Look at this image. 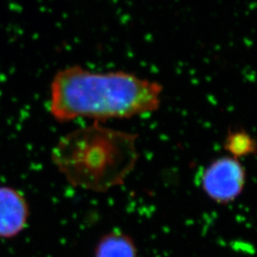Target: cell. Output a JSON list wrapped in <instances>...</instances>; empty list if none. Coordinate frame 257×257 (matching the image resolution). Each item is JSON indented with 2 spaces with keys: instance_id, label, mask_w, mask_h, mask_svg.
Segmentation results:
<instances>
[{
  "instance_id": "2",
  "label": "cell",
  "mask_w": 257,
  "mask_h": 257,
  "mask_svg": "<svg viewBox=\"0 0 257 257\" xmlns=\"http://www.w3.org/2000/svg\"><path fill=\"white\" fill-rule=\"evenodd\" d=\"M138 138L93 122L60 138L52 161L74 188L106 193L123 185L134 171L139 158Z\"/></svg>"
},
{
  "instance_id": "1",
  "label": "cell",
  "mask_w": 257,
  "mask_h": 257,
  "mask_svg": "<svg viewBox=\"0 0 257 257\" xmlns=\"http://www.w3.org/2000/svg\"><path fill=\"white\" fill-rule=\"evenodd\" d=\"M162 92L160 83L127 72L98 73L71 66L52 80L50 112L60 123L80 117L99 123L125 119L158 110Z\"/></svg>"
},
{
  "instance_id": "6",
  "label": "cell",
  "mask_w": 257,
  "mask_h": 257,
  "mask_svg": "<svg viewBox=\"0 0 257 257\" xmlns=\"http://www.w3.org/2000/svg\"><path fill=\"white\" fill-rule=\"evenodd\" d=\"M224 147L230 156L237 159L253 155L256 151L254 139L244 130L230 131L225 139Z\"/></svg>"
},
{
  "instance_id": "3",
  "label": "cell",
  "mask_w": 257,
  "mask_h": 257,
  "mask_svg": "<svg viewBox=\"0 0 257 257\" xmlns=\"http://www.w3.org/2000/svg\"><path fill=\"white\" fill-rule=\"evenodd\" d=\"M246 169L237 158L226 156L216 158L201 176L204 193L213 202L228 205L234 202L246 185Z\"/></svg>"
},
{
  "instance_id": "4",
  "label": "cell",
  "mask_w": 257,
  "mask_h": 257,
  "mask_svg": "<svg viewBox=\"0 0 257 257\" xmlns=\"http://www.w3.org/2000/svg\"><path fill=\"white\" fill-rule=\"evenodd\" d=\"M30 207L25 195L10 186H0V238H13L27 227Z\"/></svg>"
},
{
  "instance_id": "5",
  "label": "cell",
  "mask_w": 257,
  "mask_h": 257,
  "mask_svg": "<svg viewBox=\"0 0 257 257\" xmlns=\"http://www.w3.org/2000/svg\"><path fill=\"white\" fill-rule=\"evenodd\" d=\"M95 257H137V248L127 234L111 231L99 240Z\"/></svg>"
}]
</instances>
